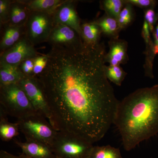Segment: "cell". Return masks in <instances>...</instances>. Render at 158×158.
I'll return each mask as SVG.
<instances>
[{"mask_svg": "<svg viewBox=\"0 0 158 158\" xmlns=\"http://www.w3.org/2000/svg\"><path fill=\"white\" fill-rule=\"evenodd\" d=\"M103 42L52 47L37 78L50 110L53 127L93 144L113 124L119 102L106 76Z\"/></svg>", "mask_w": 158, "mask_h": 158, "instance_id": "obj_1", "label": "cell"}, {"mask_svg": "<svg viewBox=\"0 0 158 158\" xmlns=\"http://www.w3.org/2000/svg\"><path fill=\"white\" fill-rule=\"evenodd\" d=\"M113 124L130 151L158 134V85L137 89L118 102Z\"/></svg>", "mask_w": 158, "mask_h": 158, "instance_id": "obj_2", "label": "cell"}, {"mask_svg": "<svg viewBox=\"0 0 158 158\" xmlns=\"http://www.w3.org/2000/svg\"><path fill=\"white\" fill-rule=\"evenodd\" d=\"M0 103L7 115L17 119L38 113L17 84L0 86Z\"/></svg>", "mask_w": 158, "mask_h": 158, "instance_id": "obj_3", "label": "cell"}, {"mask_svg": "<svg viewBox=\"0 0 158 158\" xmlns=\"http://www.w3.org/2000/svg\"><path fill=\"white\" fill-rule=\"evenodd\" d=\"M51 147L56 158H88L93 145L75 134L58 131Z\"/></svg>", "mask_w": 158, "mask_h": 158, "instance_id": "obj_4", "label": "cell"}, {"mask_svg": "<svg viewBox=\"0 0 158 158\" xmlns=\"http://www.w3.org/2000/svg\"><path fill=\"white\" fill-rule=\"evenodd\" d=\"M39 113L17 119L19 131L27 140L42 142L51 146L58 131Z\"/></svg>", "mask_w": 158, "mask_h": 158, "instance_id": "obj_5", "label": "cell"}, {"mask_svg": "<svg viewBox=\"0 0 158 158\" xmlns=\"http://www.w3.org/2000/svg\"><path fill=\"white\" fill-rule=\"evenodd\" d=\"M55 26L53 13L31 11L25 25V36L35 46L47 42Z\"/></svg>", "mask_w": 158, "mask_h": 158, "instance_id": "obj_6", "label": "cell"}, {"mask_svg": "<svg viewBox=\"0 0 158 158\" xmlns=\"http://www.w3.org/2000/svg\"><path fill=\"white\" fill-rule=\"evenodd\" d=\"M17 84L24 90L37 113L48 119L53 127L50 110L37 77L24 76Z\"/></svg>", "mask_w": 158, "mask_h": 158, "instance_id": "obj_7", "label": "cell"}, {"mask_svg": "<svg viewBox=\"0 0 158 158\" xmlns=\"http://www.w3.org/2000/svg\"><path fill=\"white\" fill-rule=\"evenodd\" d=\"M40 55L25 35L14 45L1 53L0 63L19 66L24 61L34 59Z\"/></svg>", "mask_w": 158, "mask_h": 158, "instance_id": "obj_8", "label": "cell"}, {"mask_svg": "<svg viewBox=\"0 0 158 158\" xmlns=\"http://www.w3.org/2000/svg\"><path fill=\"white\" fill-rule=\"evenodd\" d=\"M77 2L73 0H65L57 7L53 13V15L55 24H62L70 27L81 37V24L76 10Z\"/></svg>", "mask_w": 158, "mask_h": 158, "instance_id": "obj_9", "label": "cell"}, {"mask_svg": "<svg viewBox=\"0 0 158 158\" xmlns=\"http://www.w3.org/2000/svg\"><path fill=\"white\" fill-rule=\"evenodd\" d=\"M47 42L52 47H71L83 42L81 37L70 27L56 24Z\"/></svg>", "mask_w": 158, "mask_h": 158, "instance_id": "obj_10", "label": "cell"}, {"mask_svg": "<svg viewBox=\"0 0 158 158\" xmlns=\"http://www.w3.org/2000/svg\"><path fill=\"white\" fill-rule=\"evenodd\" d=\"M109 51L105 57V63L110 65H120L127 63L128 43L119 38L110 39L108 42Z\"/></svg>", "mask_w": 158, "mask_h": 158, "instance_id": "obj_11", "label": "cell"}, {"mask_svg": "<svg viewBox=\"0 0 158 158\" xmlns=\"http://www.w3.org/2000/svg\"><path fill=\"white\" fill-rule=\"evenodd\" d=\"M14 142L22 151L23 154L30 158H56L52 148L48 144L33 140L25 142L14 140Z\"/></svg>", "mask_w": 158, "mask_h": 158, "instance_id": "obj_12", "label": "cell"}, {"mask_svg": "<svg viewBox=\"0 0 158 158\" xmlns=\"http://www.w3.org/2000/svg\"><path fill=\"white\" fill-rule=\"evenodd\" d=\"M3 32L0 43L1 53L10 48L25 35V26H2Z\"/></svg>", "mask_w": 158, "mask_h": 158, "instance_id": "obj_13", "label": "cell"}, {"mask_svg": "<svg viewBox=\"0 0 158 158\" xmlns=\"http://www.w3.org/2000/svg\"><path fill=\"white\" fill-rule=\"evenodd\" d=\"M31 11L19 0L12 1L9 21L7 24L13 26H25Z\"/></svg>", "mask_w": 158, "mask_h": 158, "instance_id": "obj_14", "label": "cell"}, {"mask_svg": "<svg viewBox=\"0 0 158 158\" xmlns=\"http://www.w3.org/2000/svg\"><path fill=\"white\" fill-rule=\"evenodd\" d=\"M24 76L19 66L0 63V86L18 84Z\"/></svg>", "mask_w": 158, "mask_h": 158, "instance_id": "obj_15", "label": "cell"}, {"mask_svg": "<svg viewBox=\"0 0 158 158\" xmlns=\"http://www.w3.org/2000/svg\"><path fill=\"white\" fill-rule=\"evenodd\" d=\"M7 113L2 106L0 108V138L3 141H9L19 134V126L17 122L8 121Z\"/></svg>", "mask_w": 158, "mask_h": 158, "instance_id": "obj_16", "label": "cell"}, {"mask_svg": "<svg viewBox=\"0 0 158 158\" xmlns=\"http://www.w3.org/2000/svg\"><path fill=\"white\" fill-rule=\"evenodd\" d=\"M31 11L53 13L65 0H19Z\"/></svg>", "mask_w": 158, "mask_h": 158, "instance_id": "obj_17", "label": "cell"}, {"mask_svg": "<svg viewBox=\"0 0 158 158\" xmlns=\"http://www.w3.org/2000/svg\"><path fill=\"white\" fill-rule=\"evenodd\" d=\"M101 30L102 34L110 39L118 38L121 31L117 19L105 14L102 17L94 21Z\"/></svg>", "mask_w": 158, "mask_h": 158, "instance_id": "obj_18", "label": "cell"}, {"mask_svg": "<svg viewBox=\"0 0 158 158\" xmlns=\"http://www.w3.org/2000/svg\"><path fill=\"white\" fill-rule=\"evenodd\" d=\"M81 29L83 42L89 45H95L99 43L102 32L99 27L94 22L82 24Z\"/></svg>", "mask_w": 158, "mask_h": 158, "instance_id": "obj_19", "label": "cell"}, {"mask_svg": "<svg viewBox=\"0 0 158 158\" xmlns=\"http://www.w3.org/2000/svg\"><path fill=\"white\" fill-rule=\"evenodd\" d=\"M88 158H123L119 148L110 145L94 146Z\"/></svg>", "mask_w": 158, "mask_h": 158, "instance_id": "obj_20", "label": "cell"}, {"mask_svg": "<svg viewBox=\"0 0 158 158\" xmlns=\"http://www.w3.org/2000/svg\"><path fill=\"white\" fill-rule=\"evenodd\" d=\"M144 54L145 55V63L144 65V75L145 76L153 79L154 77L153 65L155 58L158 54V44L152 40L149 44L146 45Z\"/></svg>", "mask_w": 158, "mask_h": 158, "instance_id": "obj_21", "label": "cell"}, {"mask_svg": "<svg viewBox=\"0 0 158 158\" xmlns=\"http://www.w3.org/2000/svg\"><path fill=\"white\" fill-rule=\"evenodd\" d=\"M100 3L105 14L116 19L125 5L124 0H102Z\"/></svg>", "mask_w": 158, "mask_h": 158, "instance_id": "obj_22", "label": "cell"}, {"mask_svg": "<svg viewBox=\"0 0 158 158\" xmlns=\"http://www.w3.org/2000/svg\"><path fill=\"white\" fill-rule=\"evenodd\" d=\"M105 72L108 80L118 86H121L127 75L120 65H106Z\"/></svg>", "mask_w": 158, "mask_h": 158, "instance_id": "obj_23", "label": "cell"}, {"mask_svg": "<svg viewBox=\"0 0 158 158\" xmlns=\"http://www.w3.org/2000/svg\"><path fill=\"white\" fill-rule=\"evenodd\" d=\"M125 3V5L117 19L121 31L129 27L132 23L135 17L134 6L129 3Z\"/></svg>", "mask_w": 158, "mask_h": 158, "instance_id": "obj_24", "label": "cell"}, {"mask_svg": "<svg viewBox=\"0 0 158 158\" xmlns=\"http://www.w3.org/2000/svg\"><path fill=\"white\" fill-rule=\"evenodd\" d=\"M12 1L11 0H0V23L2 27L9 23Z\"/></svg>", "mask_w": 158, "mask_h": 158, "instance_id": "obj_25", "label": "cell"}, {"mask_svg": "<svg viewBox=\"0 0 158 158\" xmlns=\"http://www.w3.org/2000/svg\"><path fill=\"white\" fill-rule=\"evenodd\" d=\"M144 11V20L147 22L151 33L152 34L158 22V12H156L155 9H146Z\"/></svg>", "mask_w": 158, "mask_h": 158, "instance_id": "obj_26", "label": "cell"}, {"mask_svg": "<svg viewBox=\"0 0 158 158\" xmlns=\"http://www.w3.org/2000/svg\"><path fill=\"white\" fill-rule=\"evenodd\" d=\"M48 62L47 55H40L34 59V75L37 77L45 69Z\"/></svg>", "mask_w": 158, "mask_h": 158, "instance_id": "obj_27", "label": "cell"}, {"mask_svg": "<svg viewBox=\"0 0 158 158\" xmlns=\"http://www.w3.org/2000/svg\"><path fill=\"white\" fill-rule=\"evenodd\" d=\"M125 2L129 3L133 6H135L143 10L155 9L158 2L156 0H124Z\"/></svg>", "mask_w": 158, "mask_h": 158, "instance_id": "obj_28", "label": "cell"}, {"mask_svg": "<svg viewBox=\"0 0 158 158\" xmlns=\"http://www.w3.org/2000/svg\"><path fill=\"white\" fill-rule=\"evenodd\" d=\"M34 59H27L24 61L19 65L20 70L25 76L34 77Z\"/></svg>", "mask_w": 158, "mask_h": 158, "instance_id": "obj_29", "label": "cell"}, {"mask_svg": "<svg viewBox=\"0 0 158 158\" xmlns=\"http://www.w3.org/2000/svg\"><path fill=\"white\" fill-rule=\"evenodd\" d=\"M151 34V33L150 31L149 26L147 22L144 20L142 31H141V35H142V38L144 39L146 45H148L150 43L152 42V39Z\"/></svg>", "mask_w": 158, "mask_h": 158, "instance_id": "obj_30", "label": "cell"}, {"mask_svg": "<svg viewBox=\"0 0 158 158\" xmlns=\"http://www.w3.org/2000/svg\"><path fill=\"white\" fill-rule=\"evenodd\" d=\"M0 158H30L24 155L23 154L19 156H15L2 150L0 151Z\"/></svg>", "mask_w": 158, "mask_h": 158, "instance_id": "obj_31", "label": "cell"}, {"mask_svg": "<svg viewBox=\"0 0 158 158\" xmlns=\"http://www.w3.org/2000/svg\"><path fill=\"white\" fill-rule=\"evenodd\" d=\"M152 36L153 37L154 42L158 44V22L155 29V31L152 33Z\"/></svg>", "mask_w": 158, "mask_h": 158, "instance_id": "obj_32", "label": "cell"}]
</instances>
